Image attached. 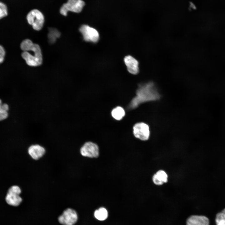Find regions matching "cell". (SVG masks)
I'll return each instance as SVG.
<instances>
[{"mask_svg": "<svg viewBox=\"0 0 225 225\" xmlns=\"http://www.w3.org/2000/svg\"><path fill=\"white\" fill-rule=\"evenodd\" d=\"M136 96L133 98L129 107L134 108L144 102L155 101L160 98L155 86L152 82L141 85L138 89Z\"/></svg>", "mask_w": 225, "mask_h": 225, "instance_id": "obj_1", "label": "cell"}, {"mask_svg": "<svg viewBox=\"0 0 225 225\" xmlns=\"http://www.w3.org/2000/svg\"><path fill=\"white\" fill-rule=\"evenodd\" d=\"M27 19L28 23L35 30L39 31L42 28L44 21L43 14L39 10L34 9L27 14Z\"/></svg>", "mask_w": 225, "mask_h": 225, "instance_id": "obj_2", "label": "cell"}, {"mask_svg": "<svg viewBox=\"0 0 225 225\" xmlns=\"http://www.w3.org/2000/svg\"><path fill=\"white\" fill-rule=\"evenodd\" d=\"M21 192V189L19 186L13 185L10 187L5 197L7 203L14 207L18 206L22 201V199L20 196Z\"/></svg>", "mask_w": 225, "mask_h": 225, "instance_id": "obj_3", "label": "cell"}, {"mask_svg": "<svg viewBox=\"0 0 225 225\" xmlns=\"http://www.w3.org/2000/svg\"><path fill=\"white\" fill-rule=\"evenodd\" d=\"M85 4L84 2L82 0H68L61 7L60 12L64 16L67 15L68 11L79 13L82 11Z\"/></svg>", "mask_w": 225, "mask_h": 225, "instance_id": "obj_4", "label": "cell"}, {"mask_svg": "<svg viewBox=\"0 0 225 225\" xmlns=\"http://www.w3.org/2000/svg\"><path fill=\"white\" fill-rule=\"evenodd\" d=\"M58 219L59 223L63 225H73L78 220V216L74 210L68 208L63 212Z\"/></svg>", "mask_w": 225, "mask_h": 225, "instance_id": "obj_5", "label": "cell"}, {"mask_svg": "<svg viewBox=\"0 0 225 225\" xmlns=\"http://www.w3.org/2000/svg\"><path fill=\"white\" fill-rule=\"evenodd\" d=\"M133 135L136 138L144 141L149 138V127L146 123L143 122L136 123L133 126Z\"/></svg>", "mask_w": 225, "mask_h": 225, "instance_id": "obj_6", "label": "cell"}, {"mask_svg": "<svg viewBox=\"0 0 225 225\" xmlns=\"http://www.w3.org/2000/svg\"><path fill=\"white\" fill-rule=\"evenodd\" d=\"M84 40L87 42H97L99 39V34L95 29L87 25H83L79 28Z\"/></svg>", "mask_w": 225, "mask_h": 225, "instance_id": "obj_7", "label": "cell"}, {"mask_svg": "<svg viewBox=\"0 0 225 225\" xmlns=\"http://www.w3.org/2000/svg\"><path fill=\"white\" fill-rule=\"evenodd\" d=\"M81 154L83 156L90 158H96L99 155V149L98 145L91 142H88L81 147Z\"/></svg>", "mask_w": 225, "mask_h": 225, "instance_id": "obj_8", "label": "cell"}, {"mask_svg": "<svg viewBox=\"0 0 225 225\" xmlns=\"http://www.w3.org/2000/svg\"><path fill=\"white\" fill-rule=\"evenodd\" d=\"M169 180L168 175L164 170L160 169L152 175V180L153 183L157 186H161L167 183Z\"/></svg>", "mask_w": 225, "mask_h": 225, "instance_id": "obj_9", "label": "cell"}, {"mask_svg": "<svg viewBox=\"0 0 225 225\" xmlns=\"http://www.w3.org/2000/svg\"><path fill=\"white\" fill-rule=\"evenodd\" d=\"M28 152L32 159L37 160L44 155L45 152V150L42 146L38 144H36L32 145L29 147Z\"/></svg>", "mask_w": 225, "mask_h": 225, "instance_id": "obj_10", "label": "cell"}, {"mask_svg": "<svg viewBox=\"0 0 225 225\" xmlns=\"http://www.w3.org/2000/svg\"><path fill=\"white\" fill-rule=\"evenodd\" d=\"M128 70L131 73L137 74L139 71L138 62L132 57L128 55L126 56L124 59Z\"/></svg>", "mask_w": 225, "mask_h": 225, "instance_id": "obj_11", "label": "cell"}, {"mask_svg": "<svg viewBox=\"0 0 225 225\" xmlns=\"http://www.w3.org/2000/svg\"><path fill=\"white\" fill-rule=\"evenodd\" d=\"M186 225H209V220L204 216L192 215L187 220Z\"/></svg>", "mask_w": 225, "mask_h": 225, "instance_id": "obj_12", "label": "cell"}, {"mask_svg": "<svg viewBox=\"0 0 225 225\" xmlns=\"http://www.w3.org/2000/svg\"><path fill=\"white\" fill-rule=\"evenodd\" d=\"M21 55L27 64L30 66H37L41 65L42 62L31 56L28 52L23 51Z\"/></svg>", "mask_w": 225, "mask_h": 225, "instance_id": "obj_13", "label": "cell"}, {"mask_svg": "<svg viewBox=\"0 0 225 225\" xmlns=\"http://www.w3.org/2000/svg\"><path fill=\"white\" fill-rule=\"evenodd\" d=\"M112 117L116 120L122 119L125 115V111L121 107L118 106L112 109L111 112Z\"/></svg>", "mask_w": 225, "mask_h": 225, "instance_id": "obj_14", "label": "cell"}, {"mask_svg": "<svg viewBox=\"0 0 225 225\" xmlns=\"http://www.w3.org/2000/svg\"><path fill=\"white\" fill-rule=\"evenodd\" d=\"M94 215L95 218L98 220L103 221L107 218L108 212L105 208L102 207L95 211Z\"/></svg>", "mask_w": 225, "mask_h": 225, "instance_id": "obj_15", "label": "cell"}, {"mask_svg": "<svg viewBox=\"0 0 225 225\" xmlns=\"http://www.w3.org/2000/svg\"><path fill=\"white\" fill-rule=\"evenodd\" d=\"M49 31L48 36L49 41L50 43L52 44L55 42L57 38L60 37V33L54 28H49Z\"/></svg>", "mask_w": 225, "mask_h": 225, "instance_id": "obj_16", "label": "cell"}, {"mask_svg": "<svg viewBox=\"0 0 225 225\" xmlns=\"http://www.w3.org/2000/svg\"><path fill=\"white\" fill-rule=\"evenodd\" d=\"M9 109L8 105L6 103L2 104L0 99V121L6 119L8 117V111Z\"/></svg>", "mask_w": 225, "mask_h": 225, "instance_id": "obj_17", "label": "cell"}, {"mask_svg": "<svg viewBox=\"0 0 225 225\" xmlns=\"http://www.w3.org/2000/svg\"><path fill=\"white\" fill-rule=\"evenodd\" d=\"M8 14L7 6L4 3L0 2V19L6 17Z\"/></svg>", "mask_w": 225, "mask_h": 225, "instance_id": "obj_18", "label": "cell"}, {"mask_svg": "<svg viewBox=\"0 0 225 225\" xmlns=\"http://www.w3.org/2000/svg\"><path fill=\"white\" fill-rule=\"evenodd\" d=\"M223 219H225V208L216 215L215 218L216 224L220 220Z\"/></svg>", "mask_w": 225, "mask_h": 225, "instance_id": "obj_19", "label": "cell"}, {"mask_svg": "<svg viewBox=\"0 0 225 225\" xmlns=\"http://www.w3.org/2000/svg\"><path fill=\"white\" fill-rule=\"evenodd\" d=\"M5 54V52L3 48L0 45V64L4 61Z\"/></svg>", "mask_w": 225, "mask_h": 225, "instance_id": "obj_20", "label": "cell"}, {"mask_svg": "<svg viewBox=\"0 0 225 225\" xmlns=\"http://www.w3.org/2000/svg\"><path fill=\"white\" fill-rule=\"evenodd\" d=\"M216 224L217 225H225V219L220 220L216 223Z\"/></svg>", "mask_w": 225, "mask_h": 225, "instance_id": "obj_21", "label": "cell"}]
</instances>
